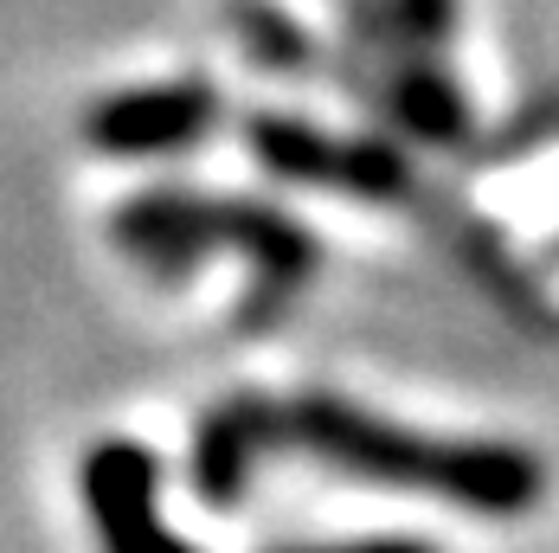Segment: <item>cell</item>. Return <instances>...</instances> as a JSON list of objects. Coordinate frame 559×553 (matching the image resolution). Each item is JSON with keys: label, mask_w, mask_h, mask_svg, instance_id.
I'll list each match as a JSON object with an SVG mask.
<instances>
[{"label": "cell", "mask_w": 559, "mask_h": 553, "mask_svg": "<svg viewBox=\"0 0 559 553\" xmlns=\"http://www.w3.org/2000/svg\"><path fill=\"white\" fill-rule=\"evenodd\" d=\"M360 553H418V548H360Z\"/></svg>", "instance_id": "6da1fadb"}]
</instances>
